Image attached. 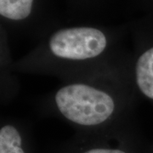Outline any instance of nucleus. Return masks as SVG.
Wrapping results in <instances>:
<instances>
[{"mask_svg":"<svg viewBox=\"0 0 153 153\" xmlns=\"http://www.w3.org/2000/svg\"><path fill=\"white\" fill-rule=\"evenodd\" d=\"M106 38L99 29L73 27L61 29L49 41L51 52L69 60H86L100 55L106 47Z\"/></svg>","mask_w":153,"mask_h":153,"instance_id":"2","label":"nucleus"},{"mask_svg":"<svg viewBox=\"0 0 153 153\" xmlns=\"http://www.w3.org/2000/svg\"><path fill=\"white\" fill-rule=\"evenodd\" d=\"M0 153H25L22 148V137L15 127L6 125L1 128Z\"/></svg>","mask_w":153,"mask_h":153,"instance_id":"5","label":"nucleus"},{"mask_svg":"<svg viewBox=\"0 0 153 153\" xmlns=\"http://www.w3.org/2000/svg\"><path fill=\"white\" fill-rule=\"evenodd\" d=\"M34 0H0V15L12 21H22L29 16Z\"/></svg>","mask_w":153,"mask_h":153,"instance_id":"4","label":"nucleus"},{"mask_svg":"<svg viewBox=\"0 0 153 153\" xmlns=\"http://www.w3.org/2000/svg\"><path fill=\"white\" fill-rule=\"evenodd\" d=\"M85 153H126L120 150H110V149H94Z\"/></svg>","mask_w":153,"mask_h":153,"instance_id":"6","label":"nucleus"},{"mask_svg":"<svg viewBox=\"0 0 153 153\" xmlns=\"http://www.w3.org/2000/svg\"><path fill=\"white\" fill-rule=\"evenodd\" d=\"M55 101L66 118L85 126L105 122L115 107L109 94L85 84H71L60 88Z\"/></svg>","mask_w":153,"mask_h":153,"instance_id":"1","label":"nucleus"},{"mask_svg":"<svg viewBox=\"0 0 153 153\" xmlns=\"http://www.w3.org/2000/svg\"><path fill=\"white\" fill-rule=\"evenodd\" d=\"M137 84L146 96L153 99V48L146 51L136 65Z\"/></svg>","mask_w":153,"mask_h":153,"instance_id":"3","label":"nucleus"}]
</instances>
